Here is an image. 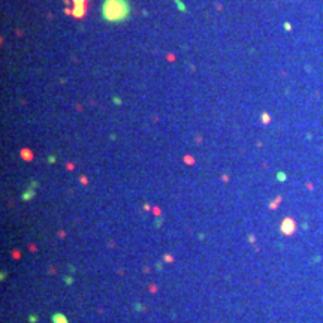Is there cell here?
<instances>
[{
	"label": "cell",
	"instance_id": "obj_1",
	"mask_svg": "<svg viewBox=\"0 0 323 323\" xmlns=\"http://www.w3.org/2000/svg\"><path fill=\"white\" fill-rule=\"evenodd\" d=\"M132 6L129 0H103L100 5V17L105 23L118 24L130 18Z\"/></svg>",
	"mask_w": 323,
	"mask_h": 323
},
{
	"label": "cell",
	"instance_id": "obj_2",
	"mask_svg": "<svg viewBox=\"0 0 323 323\" xmlns=\"http://www.w3.org/2000/svg\"><path fill=\"white\" fill-rule=\"evenodd\" d=\"M74 3V8H72V17L76 19H81L85 17V12H87V3L88 0H72Z\"/></svg>",
	"mask_w": 323,
	"mask_h": 323
},
{
	"label": "cell",
	"instance_id": "obj_3",
	"mask_svg": "<svg viewBox=\"0 0 323 323\" xmlns=\"http://www.w3.org/2000/svg\"><path fill=\"white\" fill-rule=\"evenodd\" d=\"M280 232L286 236H290L296 232V221L292 219V217H284L280 225Z\"/></svg>",
	"mask_w": 323,
	"mask_h": 323
},
{
	"label": "cell",
	"instance_id": "obj_4",
	"mask_svg": "<svg viewBox=\"0 0 323 323\" xmlns=\"http://www.w3.org/2000/svg\"><path fill=\"white\" fill-rule=\"evenodd\" d=\"M35 195H36V190L33 189V187H29V189H25L24 193L21 195V201H23V202H29L30 199H33V197H35Z\"/></svg>",
	"mask_w": 323,
	"mask_h": 323
},
{
	"label": "cell",
	"instance_id": "obj_5",
	"mask_svg": "<svg viewBox=\"0 0 323 323\" xmlns=\"http://www.w3.org/2000/svg\"><path fill=\"white\" fill-rule=\"evenodd\" d=\"M51 320H52V323H69L68 319H66V316L62 314V313H54Z\"/></svg>",
	"mask_w": 323,
	"mask_h": 323
},
{
	"label": "cell",
	"instance_id": "obj_6",
	"mask_svg": "<svg viewBox=\"0 0 323 323\" xmlns=\"http://www.w3.org/2000/svg\"><path fill=\"white\" fill-rule=\"evenodd\" d=\"M260 120H262L263 124H269L271 123V115H269L268 112H262L260 114Z\"/></svg>",
	"mask_w": 323,
	"mask_h": 323
},
{
	"label": "cell",
	"instance_id": "obj_7",
	"mask_svg": "<svg viewBox=\"0 0 323 323\" xmlns=\"http://www.w3.org/2000/svg\"><path fill=\"white\" fill-rule=\"evenodd\" d=\"M280 202H281V196H277L274 201L269 202V208H271V209H275L277 207H278V203H280Z\"/></svg>",
	"mask_w": 323,
	"mask_h": 323
},
{
	"label": "cell",
	"instance_id": "obj_8",
	"mask_svg": "<svg viewBox=\"0 0 323 323\" xmlns=\"http://www.w3.org/2000/svg\"><path fill=\"white\" fill-rule=\"evenodd\" d=\"M174 2L177 3V8H178V11H180V12H187V6L184 5L181 0H174Z\"/></svg>",
	"mask_w": 323,
	"mask_h": 323
},
{
	"label": "cell",
	"instance_id": "obj_9",
	"mask_svg": "<svg viewBox=\"0 0 323 323\" xmlns=\"http://www.w3.org/2000/svg\"><path fill=\"white\" fill-rule=\"evenodd\" d=\"M286 178H287V175L284 172H277V180H278V181L283 183V181H286Z\"/></svg>",
	"mask_w": 323,
	"mask_h": 323
},
{
	"label": "cell",
	"instance_id": "obj_10",
	"mask_svg": "<svg viewBox=\"0 0 323 323\" xmlns=\"http://www.w3.org/2000/svg\"><path fill=\"white\" fill-rule=\"evenodd\" d=\"M112 102H114V103L117 105V106H120V105L123 103V102H121V99L118 97V96H112Z\"/></svg>",
	"mask_w": 323,
	"mask_h": 323
},
{
	"label": "cell",
	"instance_id": "obj_11",
	"mask_svg": "<svg viewBox=\"0 0 323 323\" xmlns=\"http://www.w3.org/2000/svg\"><path fill=\"white\" fill-rule=\"evenodd\" d=\"M72 281H74V278H72V277H64V283H68V284H72Z\"/></svg>",
	"mask_w": 323,
	"mask_h": 323
},
{
	"label": "cell",
	"instance_id": "obj_12",
	"mask_svg": "<svg viewBox=\"0 0 323 323\" xmlns=\"http://www.w3.org/2000/svg\"><path fill=\"white\" fill-rule=\"evenodd\" d=\"M29 320H30L31 323H36V322H37V317H36V316H30Z\"/></svg>",
	"mask_w": 323,
	"mask_h": 323
},
{
	"label": "cell",
	"instance_id": "obj_13",
	"mask_svg": "<svg viewBox=\"0 0 323 323\" xmlns=\"http://www.w3.org/2000/svg\"><path fill=\"white\" fill-rule=\"evenodd\" d=\"M48 162L49 163H56V156H49L48 157Z\"/></svg>",
	"mask_w": 323,
	"mask_h": 323
},
{
	"label": "cell",
	"instance_id": "obj_14",
	"mask_svg": "<svg viewBox=\"0 0 323 323\" xmlns=\"http://www.w3.org/2000/svg\"><path fill=\"white\" fill-rule=\"evenodd\" d=\"M283 25H284V29H286V30H292V25L289 24V23H284Z\"/></svg>",
	"mask_w": 323,
	"mask_h": 323
},
{
	"label": "cell",
	"instance_id": "obj_15",
	"mask_svg": "<svg viewBox=\"0 0 323 323\" xmlns=\"http://www.w3.org/2000/svg\"><path fill=\"white\" fill-rule=\"evenodd\" d=\"M248 241L250 242H254V236L253 235H248Z\"/></svg>",
	"mask_w": 323,
	"mask_h": 323
},
{
	"label": "cell",
	"instance_id": "obj_16",
	"mask_svg": "<svg viewBox=\"0 0 323 323\" xmlns=\"http://www.w3.org/2000/svg\"><path fill=\"white\" fill-rule=\"evenodd\" d=\"M165 260H174V259L171 257V256H165Z\"/></svg>",
	"mask_w": 323,
	"mask_h": 323
}]
</instances>
